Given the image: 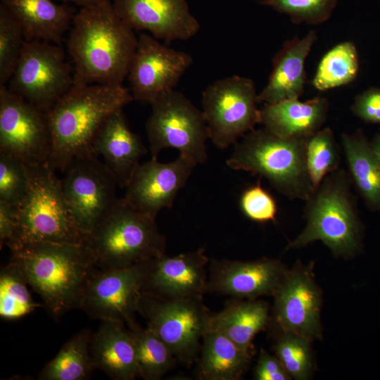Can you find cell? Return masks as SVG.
<instances>
[{
  "instance_id": "6da1fadb",
  "label": "cell",
  "mask_w": 380,
  "mask_h": 380,
  "mask_svg": "<svg viewBox=\"0 0 380 380\" xmlns=\"http://www.w3.org/2000/svg\"><path fill=\"white\" fill-rule=\"evenodd\" d=\"M134 30L105 0L75 14L68 42L73 84H122L137 49Z\"/></svg>"
},
{
  "instance_id": "7a4b0ae2",
  "label": "cell",
  "mask_w": 380,
  "mask_h": 380,
  "mask_svg": "<svg viewBox=\"0 0 380 380\" xmlns=\"http://www.w3.org/2000/svg\"><path fill=\"white\" fill-rule=\"evenodd\" d=\"M10 250V261L54 319L80 308L86 284L98 269L84 243L34 242Z\"/></svg>"
},
{
  "instance_id": "3957f363",
  "label": "cell",
  "mask_w": 380,
  "mask_h": 380,
  "mask_svg": "<svg viewBox=\"0 0 380 380\" xmlns=\"http://www.w3.org/2000/svg\"><path fill=\"white\" fill-rule=\"evenodd\" d=\"M134 100L122 84H73L46 113L51 139L49 163L61 172L75 158L94 154L101 128Z\"/></svg>"
},
{
  "instance_id": "277c9868",
  "label": "cell",
  "mask_w": 380,
  "mask_h": 380,
  "mask_svg": "<svg viewBox=\"0 0 380 380\" xmlns=\"http://www.w3.org/2000/svg\"><path fill=\"white\" fill-rule=\"evenodd\" d=\"M348 172L329 174L305 201V225L286 247L299 249L319 241L336 258L350 259L363 247L364 227Z\"/></svg>"
},
{
  "instance_id": "5b68a950",
  "label": "cell",
  "mask_w": 380,
  "mask_h": 380,
  "mask_svg": "<svg viewBox=\"0 0 380 380\" xmlns=\"http://www.w3.org/2000/svg\"><path fill=\"white\" fill-rule=\"evenodd\" d=\"M308 137H282L265 128L253 129L234 144L226 164L265 178L290 200L305 201L314 189L306 163Z\"/></svg>"
},
{
  "instance_id": "8992f818",
  "label": "cell",
  "mask_w": 380,
  "mask_h": 380,
  "mask_svg": "<svg viewBox=\"0 0 380 380\" xmlns=\"http://www.w3.org/2000/svg\"><path fill=\"white\" fill-rule=\"evenodd\" d=\"M99 270L128 267L165 253L166 240L156 219L119 198L110 210L84 237Z\"/></svg>"
},
{
  "instance_id": "52a82bcc",
  "label": "cell",
  "mask_w": 380,
  "mask_h": 380,
  "mask_svg": "<svg viewBox=\"0 0 380 380\" xmlns=\"http://www.w3.org/2000/svg\"><path fill=\"white\" fill-rule=\"evenodd\" d=\"M25 165L29 186L18 206V226L9 249L34 242L84 243L56 170L49 163Z\"/></svg>"
},
{
  "instance_id": "ba28073f",
  "label": "cell",
  "mask_w": 380,
  "mask_h": 380,
  "mask_svg": "<svg viewBox=\"0 0 380 380\" xmlns=\"http://www.w3.org/2000/svg\"><path fill=\"white\" fill-rule=\"evenodd\" d=\"M254 82L232 75L215 81L203 91L202 113L209 139L224 150L260 122Z\"/></svg>"
},
{
  "instance_id": "9c48e42d",
  "label": "cell",
  "mask_w": 380,
  "mask_h": 380,
  "mask_svg": "<svg viewBox=\"0 0 380 380\" xmlns=\"http://www.w3.org/2000/svg\"><path fill=\"white\" fill-rule=\"evenodd\" d=\"M151 106L146 122L151 156L157 158L162 150L173 148L197 164L205 163L209 135L202 110L175 90L158 99Z\"/></svg>"
},
{
  "instance_id": "30bf717a",
  "label": "cell",
  "mask_w": 380,
  "mask_h": 380,
  "mask_svg": "<svg viewBox=\"0 0 380 380\" xmlns=\"http://www.w3.org/2000/svg\"><path fill=\"white\" fill-rule=\"evenodd\" d=\"M73 74V68L60 45L25 41L6 86L13 94L47 113L72 87Z\"/></svg>"
},
{
  "instance_id": "8fae6325",
  "label": "cell",
  "mask_w": 380,
  "mask_h": 380,
  "mask_svg": "<svg viewBox=\"0 0 380 380\" xmlns=\"http://www.w3.org/2000/svg\"><path fill=\"white\" fill-rule=\"evenodd\" d=\"M177 360L190 365L201 347L210 314L202 298H167L142 292L139 312Z\"/></svg>"
},
{
  "instance_id": "7c38bea8",
  "label": "cell",
  "mask_w": 380,
  "mask_h": 380,
  "mask_svg": "<svg viewBox=\"0 0 380 380\" xmlns=\"http://www.w3.org/2000/svg\"><path fill=\"white\" fill-rule=\"evenodd\" d=\"M63 173L61 181L63 196L78 230L84 237L118 201V182L95 154L73 158Z\"/></svg>"
},
{
  "instance_id": "4fadbf2b",
  "label": "cell",
  "mask_w": 380,
  "mask_h": 380,
  "mask_svg": "<svg viewBox=\"0 0 380 380\" xmlns=\"http://www.w3.org/2000/svg\"><path fill=\"white\" fill-rule=\"evenodd\" d=\"M153 260L122 268L96 270L86 284L79 310L91 319L120 322L129 329L134 328Z\"/></svg>"
},
{
  "instance_id": "5bb4252c",
  "label": "cell",
  "mask_w": 380,
  "mask_h": 380,
  "mask_svg": "<svg viewBox=\"0 0 380 380\" xmlns=\"http://www.w3.org/2000/svg\"><path fill=\"white\" fill-rule=\"evenodd\" d=\"M314 262L297 260L272 296L271 320L277 331L291 332L312 342L322 338V292L316 282Z\"/></svg>"
},
{
  "instance_id": "9a60e30c",
  "label": "cell",
  "mask_w": 380,
  "mask_h": 380,
  "mask_svg": "<svg viewBox=\"0 0 380 380\" xmlns=\"http://www.w3.org/2000/svg\"><path fill=\"white\" fill-rule=\"evenodd\" d=\"M51 149L46 113L0 85V153L38 165L49 163Z\"/></svg>"
},
{
  "instance_id": "2e32d148",
  "label": "cell",
  "mask_w": 380,
  "mask_h": 380,
  "mask_svg": "<svg viewBox=\"0 0 380 380\" xmlns=\"http://www.w3.org/2000/svg\"><path fill=\"white\" fill-rule=\"evenodd\" d=\"M192 63L193 58L188 53L161 44L151 34L141 33L127 75L134 100L151 105L175 90Z\"/></svg>"
},
{
  "instance_id": "e0dca14e",
  "label": "cell",
  "mask_w": 380,
  "mask_h": 380,
  "mask_svg": "<svg viewBox=\"0 0 380 380\" xmlns=\"http://www.w3.org/2000/svg\"><path fill=\"white\" fill-rule=\"evenodd\" d=\"M197 165L182 154L165 163L151 157L137 166L122 198L137 210L156 219L161 210L172 207Z\"/></svg>"
},
{
  "instance_id": "ac0fdd59",
  "label": "cell",
  "mask_w": 380,
  "mask_h": 380,
  "mask_svg": "<svg viewBox=\"0 0 380 380\" xmlns=\"http://www.w3.org/2000/svg\"><path fill=\"white\" fill-rule=\"evenodd\" d=\"M207 293L240 299L272 296L289 268L279 259L262 258L241 261L212 259Z\"/></svg>"
},
{
  "instance_id": "d6986e66",
  "label": "cell",
  "mask_w": 380,
  "mask_h": 380,
  "mask_svg": "<svg viewBox=\"0 0 380 380\" xmlns=\"http://www.w3.org/2000/svg\"><path fill=\"white\" fill-rule=\"evenodd\" d=\"M113 5L134 30L147 31L167 43L187 40L201 27L186 0H114Z\"/></svg>"
},
{
  "instance_id": "ffe728a7",
  "label": "cell",
  "mask_w": 380,
  "mask_h": 380,
  "mask_svg": "<svg viewBox=\"0 0 380 380\" xmlns=\"http://www.w3.org/2000/svg\"><path fill=\"white\" fill-rule=\"evenodd\" d=\"M208 262L205 248L172 257L165 253L152 260L142 292L167 298H203Z\"/></svg>"
},
{
  "instance_id": "44dd1931",
  "label": "cell",
  "mask_w": 380,
  "mask_h": 380,
  "mask_svg": "<svg viewBox=\"0 0 380 380\" xmlns=\"http://www.w3.org/2000/svg\"><path fill=\"white\" fill-rule=\"evenodd\" d=\"M92 152L102 157L118 186L125 188L147 148L141 137L130 129L122 109H119L101 128L94 141Z\"/></svg>"
},
{
  "instance_id": "7402d4cb",
  "label": "cell",
  "mask_w": 380,
  "mask_h": 380,
  "mask_svg": "<svg viewBox=\"0 0 380 380\" xmlns=\"http://www.w3.org/2000/svg\"><path fill=\"white\" fill-rule=\"evenodd\" d=\"M317 40L315 31L286 41L276 53L268 82L258 94V103L272 104L299 99L306 82L305 63Z\"/></svg>"
},
{
  "instance_id": "603a6c76",
  "label": "cell",
  "mask_w": 380,
  "mask_h": 380,
  "mask_svg": "<svg viewBox=\"0 0 380 380\" xmlns=\"http://www.w3.org/2000/svg\"><path fill=\"white\" fill-rule=\"evenodd\" d=\"M89 349L96 369L114 380L139 377L134 341L125 324L117 321H101L91 334Z\"/></svg>"
},
{
  "instance_id": "cb8c5ba5",
  "label": "cell",
  "mask_w": 380,
  "mask_h": 380,
  "mask_svg": "<svg viewBox=\"0 0 380 380\" xmlns=\"http://www.w3.org/2000/svg\"><path fill=\"white\" fill-rule=\"evenodd\" d=\"M329 108V101L322 96L306 101L293 99L264 104L260 109V124L282 137H308L322 128Z\"/></svg>"
},
{
  "instance_id": "d4e9b609",
  "label": "cell",
  "mask_w": 380,
  "mask_h": 380,
  "mask_svg": "<svg viewBox=\"0 0 380 380\" xmlns=\"http://www.w3.org/2000/svg\"><path fill=\"white\" fill-rule=\"evenodd\" d=\"M20 24L25 41H46L61 45L75 15L67 4L53 0H0Z\"/></svg>"
},
{
  "instance_id": "484cf974",
  "label": "cell",
  "mask_w": 380,
  "mask_h": 380,
  "mask_svg": "<svg viewBox=\"0 0 380 380\" xmlns=\"http://www.w3.org/2000/svg\"><path fill=\"white\" fill-rule=\"evenodd\" d=\"M341 142L348 174L366 206L380 212V161L361 129L342 133Z\"/></svg>"
},
{
  "instance_id": "4316f807",
  "label": "cell",
  "mask_w": 380,
  "mask_h": 380,
  "mask_svg": "<svg viewBox=\"0 0 380 380\" xmlns=\"http://www.w3.org/2000/svg\"><path fill=\"white\" fill-rule=\"evenodd\" d=\"M270 308L264 300L234 298L222 311L210 315L208 327L222 333L251 353L255 336L270 322Z\"/></svg>"
},
{
  "instance_id": "83f0119b",
  "label": "cell",
  "mask_w": 380,
  "mask_h": 380,
  "mask_svg": "<svg viewBox=\"0 0 380 380\" xmlns=\"http://www.w3.org/2000/svg\"><path fill=\"white\" fill-rule=\"evenodd\" d=\"M196 374L201 380H239L248 369L251 353L222 333L207 327L203 336Z\"/></svg>"
},
{
  "instance_id": "f1b7e54d",
  "label": "cell",
  "mask_w": 380,
  "mask_h": 380,
  "mask_svg": "<svg viewBox=\"0 0 380 380\" xmlns=\"http://www.w3.org/2000/svg\"><path fill=\"white\" fill-rule=\"evenodd\" d=\"M92 332L84 329L70 338L42 368L39 380H85L96 369L89 343Z\"/></svg>"
},
{
  "instance_id": "f546056e",
  "label": "cell",
  "mask_w": 380,
  "mask_h": 380,
  "mask_svg": "<svg viewBox=\"0 0 380 380\" xmlns=\"http://www.w3.org/2000/svg\"><path fill=\"white\" fill-rule=\"evenodd\" d=\"M359 68V56L355 44L350 41L341 42L322 57L312 84L322 91L347 85L356 79Z\"/></svg>"
},
{
  "instance_id": "4dcf8cb0",
  "label": "cell",
  "mask_w": 380,
  "mask_h": 380,
  "mask_svg": "<svg viewBox=\"0 0 380 380\" xmlns=\"http://www.w3.org/2000/svg\"><path fill=\"white\" fill-rule=\"evenodd\" d=\"M132 334L139 377L159 380L175 365L177 359L167 346L148 327L139 323Z\"/></svg>"
},
{
  "instance_id": "1f68e13d",
  "label": "cell",
  "mask_w": 380,
  "mask_h": 380,
  "mask_svg": "<svg viewBox=\"0 0 380 380\" xmlns=\"http://www.w3.org/2000/svg\"><path fill=\"white\" fill-rule=\"evenodd\" d=\"M28 284L18 267L11 261L0 272V317L14 320L42 306L27 289Z\"/></svg>"
},
{
  "instance_id": "d6a6232c",
  "label": "cell",
  "mask_w": 380,
  "mask_h": 380,
  "mask_svg": "<svg viewBox=\"0 0 380 380\" xmlns=\"http://www.w3.org/2000/svg\"><path fill=\"white\" fill-rule=\"evenodd\" d=\"M273 345L274 355L296 380L310 379L315 372V358L309 339L300 335L277 331Z\"/></svg>"
},
{
  "instance_id": "836d02e7",
  "label": "cell",
  "mask_w": 380,
  "mask_h": 380,
  "mask_svg": "<svg viewBox=\"0 0 380 380\" xmlns=\"http://www.w3.org/2000/svg\"><path fill=\"white\" fill-rule=\"evenodd\" d=\"M341 149L332 129L321 128L308 138L306 163L313 188L340 168Z\"/></svg>"
},
{
  "instance_id": "e575fe53",
  "label": "cell",
  "mask_w": 380,
  "mask_h": 380,
  "mask_svg": "<svg viewBox=\"0 0 380 380\" xmlns=\"http://www.w3.org/2000/svg\"><path fill=\"white\" fill-rule=\"evenodd\" d=\"M25 42L20 24L0 4V85H6L19 61Z\"/></svg>"
},
{
  "instance_id": "d590c367",
  "label": "cell",
  "mask_w": 380,
  "mask_h": 380,
  "mask_svg": "<svg viewBox=\"0 0 380 380\" xmlns=\"http://www.w3.org/2000/svg\"><path fill=\"white\" fill-rule=\"evenodd\" d=\"M264 6L288 15L295 24L319 25L327 21L337 0H258Z\"/></svg>"
},
{
  "instance_id": "8d00e7d4",
  "label": "cell",
  "mask_w": 380,
  "mask_h": 380,
  "mask_svg": "<svg viewBox=\"0 0 380 380\" xmlns=\"http://www.w3.org/2000/svg\"><path fill=\"white\" fill-rule=\"evenodd\" d=\"M28 186L25 164L18 158L0 153V201L19 206Z\"/></svg>"
},
{
  "instance_id": "74e56055",
  "label": "cell",
  "mask_w": 380,
  "mask_h": 380,
  "mask_svg": "<svg viewBox=\"0 0 380 380\" xmlns=\"http://www.w3.org/2000/svg\"><path fill=\"white\" fill-rule=\"evenodd\" d=\"M239 205L244 215L253 222L265 223L276 220L278 213L277 201L262 187L260 179L242 192Z\"/></svg>"
},
{
  "instance_id": "f35d334b",
  "label": "cell",
  "mask_w": 380,
  "mask_h": 380,
  "mask_svg": "<svg viewBox=\"0 0 380 380\" xmlns=\"http://www.w3.org/2000/svg\"><path fill=\"white\" fill-rule=\"evenodd\" d=\"M350 109L364 122L380 124V87H369L357 94Z\"/></svg>"
},
{
  "instance_id": "ab89813d",
  "label": "cell",
  "mask_w": 380,
  "mask_h": 380,
  "mask_svg": "<svg viewBox=\"0 0 380 380\" xmlns=\"http://www.w3.org/2000/svg\"><path fill=\"white\" fill-rule=\"evenodd\" d=\"M253 377L256 380L291 379L279 358L262 348L254 368Z\"/></svg>"
},
{
  "instance_id": "60d3db41",
  "label": "cell",
  "mask_w": 380,
  "mask_h": 380,
  "mask_svg": "<svg viewBox=\"0 0 380 380\" xmlns=\"http://www.w3.org/2000/svg\"><path fill=\"white\" fill-rule=\"evenodd\" d=\"M18 206L0 201V247L13 241L18 226Z\"/></svg>"
},
{
  "instance_id": "b9f144b4",
  "label": "cell",
  "mask_w": 380,
  "mask_h": 380,
  "mask_svg": "<svg viewBox=\"0 0 380 380\" xmlns=\"http://www.w3.org/2000/svg\"><path fill=\"white\" fill-rule=\"evenodd\" d=\"M65 4L66 3H74L81 7L91 6L96 4H98L101 2L104 1L105 0H63Z\"/></svg>"
},
{
  "instance_id": "7bdbcfd3",
  "label": "cell",
  "mask_w": 380,
  "mask_h": 380,
  "mask_svg": "<svg viewBox=\"0 0 380 380\" xmlns=\"http://www.w3.org/2000/svg\"><path fill=\"white\" fill-rule=\"evenodd\" d=\"M371 146L380 161V133L376 134L373 139L370 141Z\"/></svg>"
}]
</instances>
